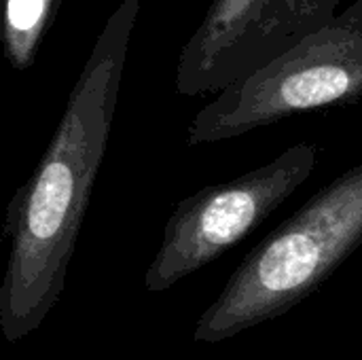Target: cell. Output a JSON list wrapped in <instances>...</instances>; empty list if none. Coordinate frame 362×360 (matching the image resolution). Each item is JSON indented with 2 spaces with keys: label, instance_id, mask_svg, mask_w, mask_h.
Wrapping results in <instances>:
<instances>
[{
  "label": "cell",
  "instance_id": "cell-6",
  "mask_svg": "<svg viewBox=\"0 0 362 360\" xmlns=\"http://www.w3.org/2000/svg\"><path fill=\"white\" fill-rule=\"evenodd\" d=\"M59 0H4L0 40L4 55L15 70H25L53 23Z\"/></svg>",
  "mask_w": 362,
  "mask_h": 360
},
{
  "label": "cell",
  "instance_id": "cell-4",
  "mask_svg": "<svg viewBox=\"0 0 362 360\" xmlns=\"http://www.w3.org/2000/svg\"><path fill=\"white\" fill-rule=\"evenodd\" d=\"M318 155L314 142H299L252 172L185 197L163 227L146 291L172 289L242 242L312 176Z\"/></svg>",
  "mask_w": 362,
  "mask_h": 360
},
{
  "label": "cell",
  "instance_id": "cell-1",
  "mask_svg": "<svg viewBox=\"0 0 362 360\" xmlns=\"http://www.w3.org/2000/svg\"><path fill=\"white\" fill-rule=\"evenodd\" d=\"M140 0H121L98 34L64 115L6 208L11 242L0 284V333L8 344L38 331L59 301L68 265L115 121Z\"/></svg>",
  "mask_w": 362,
  "mask_h": 360
},
{
  "label": "cell",
  "instance_id": "cell-5",
  "mask_svg": "<svg viewBox=\"0 0 362 360\" xmlns=\"http://www.w3.org/2000/svg\"><path fill=\"white\" fill-rule=\"evenodd\" d=\"M344 0H212L176 64L180 95L218 93L335 17Z\"/></svg>",
  "mask_w": 362,
  "mask_h": 360
},
{
  "label": "cell",
  "instance_id": "cell-3",
  "mask_svg": "<svg viewBox=\"0 0 362 360\" xmlns=\"http://www.w3.org/2000/svg\"><path fill=\"white\" fill-rule=\"evenodd\" d=\"M362 98V0L335 13L261 68L235 79L187 129V144H210L308 110Z\"/></svg>",
  "mask_w": 362,
  "mask_h": 360
},
{
  "label": "cell",
  "instance_id": "cell-2",
  "mask_svg": "<svg viewBox=\"0 0 362 360\" xmlns=\"http://www.w3.org/2000/svg\"><path fill=\"white\" fill-rule=\"evenodd\" d=\"M362 244V161L265 236L199 316L193 339L216 344L274 320L322 286Z\"/></svg>",
  "mask_w": 362,
  "mask_h": 360
}]
</instances>
